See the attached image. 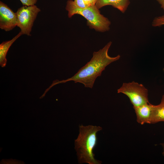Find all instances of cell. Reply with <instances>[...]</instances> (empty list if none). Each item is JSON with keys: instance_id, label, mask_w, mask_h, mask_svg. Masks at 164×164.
Segmentation results:
<instances>
[{"instance_id": "2e32d148", "label": "cell", "mask_w": 164, "mask_h": 164, "mask_svg": "<svg viewBox=\"0 0 164 164\" xmlns=\"http://www.w3.org/2000/svg\"><path fill=\"white\" fill-rule=\"evenodd\" d=\"M161 145H162L163 148V152L162 153V154L163 156H164V143L161 144Z\"/></svg>"}, {"instance_id": "8fae6325", "label": "cell", "mask_w": 164, "mask_h": 164, "mask_svg": "<svg viewBox=\"0 0 164 164\" xmlns=\"http://www.w3.org/2000/svg\"><path fill=\"white\" fill-rule=\"evenodd\" d=\"M164 25V15L156 17L153 20L152 25L153 26H160Z\"/></svg>"}, {"instance_id": "52a82bcc", "label": "cell", "mask_w": 164, "mask_h": 164, "mask_svg": "<svg viewBox=\"0 0 164 164\" xmlns=\"http://www.w3.org/2000/svg\"><path fill=\"white\" fill-rule=\"evenodd\" d=\"M153 105L149 103L133 107L136 114L137 121L141 125L151 124Z\"/></svg>"}, {"instance_id": "5b68a950", "label": "cell", "mask_w": 164, "mask_h": 164, "mask_svg": "<svg viewBox=\"0 0 164 164\" xmlns=\"http://www.w3.org/2000/svg\"><path fill=\"white\" fill-rule=\"evenodd\" d=\"M40 11V9L35 5H23L18 9L16 12L17 26L20 28L22 34L31 35L34 22Z\"/></svg>"}, {"instance_id": "30bf717a", "label": "cell", "mask_w": 164, "mask_h": 164, "mask_svg": "<svg viewBox=\"0 0 164 164\" xmlns=\"http://www.w3.org/2000/svg\"><path fill=\"white\" fill-rule=\"evenodd\" d=\"M161 121L164 122V95L159 104L153 105L151 124Z\"/></svg>"}, {"instance_id": "9a60e30c", "label": "cell", "mask_w": 164, "mask_h": 164, "mask_svg": "<svg viewBox=\"0 0 164 164\" xmlns=\"http://www.w3.org/2000/svg\"><path fill=\"white\" fill-rule=\"evenodd\" d=\"M161 5V7L164 10V0H156Z\"/></svg>"}, {"instance_id": "7c38bea8", "label": "cell", "mask_w": 164, "mask_h": 164, "mask_svg": "<svg viewBox=\"0 0 164 164\" xmlns=\"http://www.w3.org/2000/svg\"><path fill=\"white\" fill-rule=\"evenodd\" d=\"M23 5L29 6L35 5L38 0H19Z\"/></svg>"}, {"instance_id": "e0dca14e", "label": "cell", "mask_w": 164, "mask_h": 164, "mask_svg": "<svg viewBox=\"0 0 164 164\" xmlns=\"http://www.w3.org/2000/svg\"></svg>"}, {"instance_id": "7a4b0ae2", "label": "cell", "mask_w": 164, "mask_h": 164, "mask_svg": "<svg viewBox=\"0 0 164 164\" xmlns=\"http://www.w3.org/2000/svg\"><path fill=\"white\" fill-rule=\"evenodd\" d=\"M102 129L99 126H79V134L74 141L75 149L79 163H101V161L95 159L93 151L97 143V133Z\"/></svg>"}, {"instance_id": "5bb4252c", "label": "cell", "mask_w": 164, "mask_h": 164, "mask_svg": "<svg viewBox=\"0 0 164 164\" xmlns=\"http://www.w3.org/2000/svg\"><path fill=\"white\" fill-rule=\"evenodd\" d=\"M73 2L75 4L79 7L84 8L87 7L83 0H74Z\"/></svg>"}, {"instance_id": "ba28073f", "label": "cell", "mask_w": 164, "mask_h": 164, "mask_svg": "<svg viewBox=\"0 0 164 164\" xmlns=\"http://www.w3.org/2000/svg\"><path fill=\"white\" fill-rule=\"evenodd\" d=\"M130 4L129 0H97L95 6L100 9L107 5H111L124 13Z\"/></svg>"}, {"instance_id": "8992f818", "label": "cell", "mask_w": 164, "mask_h": 164, "mask_svg": "<svg viewBox=\"0 0 164 164\" xmlns=\"http://www.w3.org/2000/svg\"><path fill=\"white\" fill-rule=\"evenodd\" d=\"M17 22L16 13L0 1V28L5 31L12 30L17 26Z\"/></svg>"}, {"instance_id": "6da1fadb", "label": "cell", "mask_w": 164, "mask_h": 164, "mask_svg": "<svg viewBox=\"0 0 164 164\" xmlns=\"http://www.w3.org/2000/svg\"><path fill=\"white\" fill-rule=\"evenodd\" d=\"M111 44L112 42H109L102 49L97 51L94 52L90 61L72 77L65 80H54L45 91L43 95H45L46 92L54 86L70 81H73L75 83L82 84L85 87L92 88L96 79L98 77L101 76L102 71L106 67L120 58L119 55L114 57L109 55L108 51Z\"/></svg>"}, {"instance_id": "9c48e42d", "label": "cell", "mask_w": 164, "mask_h": 164, "mask_svg": "<svg viewBox=\"0 0 164 164\" xmlns=\"http://www.w3.org/2000/svg\"><path fill=\"white\" fill-rule=\"evenodd\" d=\"M22 35L20 32L12 39L4 41L0 44V65L2 67H5L7 63L6 55L8 52L12 44Z\"/></svg>"}, {"instance_id": "3957f363", "label": "cell", "mask_w": 164, "mask_h": 164, "mask_svg": "<svg viewBox=\"0 0 164 164\" xmlns=\"http://www.w3.org/2000/svg\"><path fill=\"white\" fill-rule=\"evenodd\" d=\"M65 9L68 12L69 18L75 14L80 15L87 19V25L90 28L101 32L110 29V21L100 13L99 9L95 5L80 8L75 4L73 1L68 0Z\"/></svg>"}, {"instance_id": "277c9868", "label": "cell", "mask_w": 164, "mask_h": 164, "mask_svg": "<svg viewBox=\"0 0 164 164\" xmlns=\"http://www.w3.org/2000/svg\"><path fill=\"white\" fill-rule=\"evenodd\" d=\"M118 93H121L129 98L133 107L149 103L148 91L142 84L133 81L123 83L117 90Z\"/></svg>"}, {"instance_id": "4fadbf2b", "label": "cell", "mask_w": 164, "mask_h": 164, "mask_svg": "<svg viewBox=\"0 0 164 164\" xmlns=\"http://www.w3.org/2000/svg\"><path fill=\"white\" fill-rule=\"evenodd\" d=\"M83 1L87 7L95 5L97 0H83Z\"/></svg>"}]
</instances>
